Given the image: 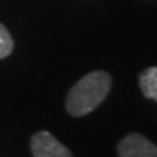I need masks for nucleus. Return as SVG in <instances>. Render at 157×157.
<instances>
[{"instance_id":"1","label":"nucleus","mask_w":157,"mask_h":157,"mask_svg":"<svg viewBox=\"0 0 157 157\" xmlns=\"http://www.w3.org/2000/svg\"><path fill=\"white\" fill-rule=\"evenodd\" d=\"M111 76L106 71H92L74 84L68 92L66 108L70 115L83 117L101 105L111 90Z\"/></svg>"},{"instance_id":"2","label":"nucleus","mask_w":157,"mask_h":157,"mask_svg":"<svg viewBox=\"0 0 157 157\" xmlns=\"http://www.w3.org/2000/svg\"><path fill=\"white\" fill-rule=\"evenodd\" d=\"M31 150L34 157H73L66 146H63L48 131H39L31 138Z\"/></svg>"},{"instance_id":"3","label":"nucleus","mask_w":157,"mask_h":157,"mask_svg":"<svg viewBox=\"0 0 157 157\" xmlns=\"http://www.w3.org/2000/svg\"><path fill=\"white\" fill-rule=\"evenodd\" d=\"M119 157H157V147L141 134H129L118 146Z\"/></svg>"},{"instance_id":"4","label":"nucleus","mask_w":157,"mask_h":157,"mask_svg":"<svg viewBox=\"0 0 157 157\" xmlns=\"http://www.w3.org/2000/svg\"><path fill=\"white\" fill-rule=\"evenodd\" d=\"M140 87L147 99L157 102V67H148L140 74Z\"/></svg>"},{"instance_id":"5","label":"nucleus","mask_w":157,"mask_h":157,"mask_svg":"<svg viewBox=\"0 0 157 157\" xmlns=\"http://www.w3.org/2000/svg\"><path fill=\"white\" fill-rule=\"evenodd\" d=\"M12 51H13V39L9 31L0 23V60L10 56Z\"/></svg>"}]
</instances>
